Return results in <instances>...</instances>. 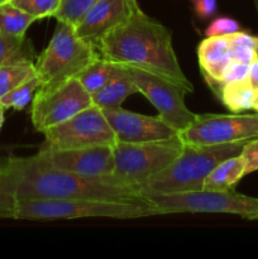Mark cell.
I'll return each instance as SVG.
<instances>
[{
    "label": "cell",
    "mask_w": 258,
    "mask_h": 259,
    "mask_svg": "<svg viewBox=\"0 0 258 259\" xmlns=\"http://www.w3.org/2000/svg\"><path fill=\"white\" fill-rule=\"evenodd\" d=\"M98 0H61L58 12L55 15L56 20L65 22L75 27L78 23V20L86 14V12Z\"/></svg>",
    "instance_id": "cb8c5ba5"
},
{
    "label": "cell",
    "mask_w": 258,
    "mask_h": 259,
    "mask_svg": "<svg viewBox=\"0 0 258 259\" xmlns=\"http://www.w3.org/2000/svg\"><path fill=\"white\" fill-rule=\"evenodd\" d=\"M254 5H255V9H257V13H258V0H254Z\"/></svg>",
    "instance_id": "8d00e7d4"
},
{
    "label": "cell",
    "mask_w": 258,
    "mask_h": 259,
    "mask_svg": "<svg viewBox=\"0 0 258 259\" xmlns=\"http://www.w3.org/2000/svg\"><path fill=\"white\" fill-rule=\"evenodd\" d=\"M40 162L62 171L83 176L114 175V152L111 146L82 148H40L35 154Z\"/></svg>",
    "instance_id": "7c38bea8"
},
{
    "label": "cell",
    "mask_w": 258,
    "mask_h": 259,
    "mask_svg": "<svg viewBox=\"0 0 258 259\" xmlns=\"http://www.w3.org/2000/svg\"><path fill=\"white\" fill-rule=\"evenodd\" d=\"M126 67V66H125ZM139 94L157 109L158 115L177 132L184 131L194 121L192 113L185 103L187 90L179 83L138 67H126Z\"/></svg>",
    "instance_id": "8fae6325"
},
{
    "label": "cell",
    "mask_w": 258,
    "mask_h": 259,
    "mask_svg": "<svg viewBox=\"0 0 258 259\" xmlns=\"http://www.w3.org/2000/svg\"><path fill=\"white\" fill-rule=\"evenodd\" d=\"M184 144H214L248 142L258 138L257 114H196L189 126L179 132Z\"/></svg>",
    "instance_id": "9c48e42d"
},
{
    "label": "cell",
    "mask_w": 258,
    "mask_h": 259,
    "mask_svg": "<svg viewBox=\"0 0 258 259\" xmlns=\"http://www.w3.org/2000/svg\"><path fill=\"white\" fill-rule=\"evenodd\" d=\"M227 35L230 46H250V47L258 48V37L250 34V33L238 30V32L230 33Z\"/></svg>",
    "instance_id": "1f68e13d"
},
{
    "label": "cell",
    "mask_w": 258,
    "mask_h": 259,
    "mask_svg": "<svg viewBox=\"0 0 258 259\" xmlns=\"http://www.w3.org/2000/svg\"><path fill=\"white\" fill-rule=\"evenodd\" d=\"M258 57V48L250 46H230V58L249 65Z\"/></svg>",
    "instance_id": "f546056e"
},
{
    "label": "cell",
    "mask_w": 258,
    "mask_h": 259,
    "mask_svg": "<svg viewBox=\"0 0 258 259\" xmlns=\"http://www.w3.org/2000/svg\"><path fill=\"white\" fill-rule=\"evenodd\" d=\"M37 76L34 62H22L0 66V99L9 91Z\"/></svg>",
    "instance_id": "7402d4cb"
},
{
    "label": "cell",
    "mask_w": 258,
    "mask_h": 259,
    "mask_svg": "<svg viewBox=\"0 0 258 259\" xmlns=\"http://www.w3.org/2000/svg\"><path fill=\"white\" fill-rule=\"evenodd\" d=\"M91 105L90 94L77 78H68L38 88L32 100L30 118L35 131L43 133Z\"/></svg>",
    "instance_id": "ba28073f"
},
{
    "label": "cell",
    "mask_w": 258,
    "mask_h": 259,
    "mask_svg": "<svg viewBox=\"0 0 258 259\" xmlns=\"http://www.w3.org/2000/svg\"><path fill=\"white\" fill-rule=\"evenodd\" d=\"M247 80L248 82L250 83V86H252L255 91H258V57L249 63Z\"/></svg>",
    "instance_id": "d6a6232c"
},
{
    "label": "cell",
    "mask_w": 258,
    "mask_h": 259,
    "mask_svg": "<svg viewBox=\"0 0 258 259\" xmlns=\"http://www.w3.org/2000/svg\"><path fill=\"white\" fill-rule=\"evenodd\" d=\"M249 142V141H248ZM247 142L189 146L185 144L176 161L139 186L143 197L154 194L202 190L205 179L224 159L240 154Z\"/></svg>",
    "instance_id": "277c9868"
},
{
    "label": "cell",
    "mask_w": 258,
    "mask_h": 259,
    "mask_svg": "<svg viewBox=\"0 0 258 259\" xmlns=\"http://www.w3.org/2000/svg\"><path fill=\"white\" fill-rule=\"evenodd\" d=\"M253 220H258V214H257V215H255V217H254V218H253Z\"/></svg>",
    "instance_id": "74e56055"
},
{
    "label": "cell",
    "mask_w": 258,
    "mask_h": 259,
    "mask_svg": "<svg viewBox=\"0 0 258 259\" xmlns=\"http://www.w3.org/2000/svg\"><path fill=\"white\" fill-rule=\"evenodd\" d=\"M106 120L116 137V143H143L162 141L179 136L161 116H148L143 114L124 110L123 108L104 110Z\"/></svg>",
    "instance_id": "4fadbf2b"
},
{
    "label": "cell",
    "mask_w": 258,
    "mask_h": 259,
    "mask_svg": "<svg viewBox=\"0 0 258 259\" xmlns=\"http://www.w3.org/2000/svg\"><path fill=\"white\" fill-rule=\"evenodd\" d=\"M45 142L40 148L66 149L82 147L111 146L116 137L106 120L104 111L96 106L83 109L67 120L43 132Z\"/></svg>",
    "instance_id": "30bf717a"
},
{
    "label": "cell",
    "mask_w": 258,
    "mask_h": 259,
    "mask_svg": "<svg viewBox=\"0 0 258 259\" xmlns=\"http://www.w3.org/2000/svg\"><path fill=\"white\" fill-rule=\"evenodd\" d=\"M2 162H3V159H0V164H2Z\"/></svg>",
    "instance_id": "f35d334b"
},
{
    "label": "cell",
    "mask_w": 258,
    "mask_h": 259,
    "mask_svg": "<svg viewBox=\"0 0 258 259\" xmlns=\"http://www.w3.org/2000/svg\"><path fill=\"white\" fill-rule=\"evenodd\" d=\"M4 110H5V108L4 106L2 105V104H0V131H2V128H3V124H4Z\"/></svg>",
    "instance_id": "836d02e7"
},
{
    "label": "cell",
    "mask_w": 258,
    "mask_h": 259,
    "mask_svg": "<svg viewBox=\"0 0 258 259\" xmlns=\"http://www.w3.org/2000/svg\"><path fill=\"white\" fill-rule=\"evenodd\" d=\"M17 204V197L0 164V219H15Z\"/></svg>",
    "instance_id": "484cf974"
},
{
    "label": "cell",
    "mask_w": 258,
    "mask_h": 259,
    "mask_svg": "<svg viewBox=\"0 0 258 259\" xmlns=\"http://www.w3.org/2000/svg\"><path fill=\"white\" fill-rule=\"evenodd\" d=\"M99 56L93 43L76 34L72 25L58 22L47 47L34 61L40 85L75 78Z\"/></svg>",
    "instance_id": "5b68a950"
},
{
    "label": "cell",
    "mask_w": 258,
    "mask_h": 259,
    "mask_svg": "<svg viewBox=\"0 0 258 259\" xmlns=\"http://www.w3.org/2000/svg\"><path fill=\"white\" fill-rule=\"evenodd\" d=\"M10 0H0V5H3V4H5V3H9Z\"/></svg>",
    "instance_id": "d590c367"
},
{
    "label": "cell",
    "mask_w": 258,
    "mask_h": 259,
    "mask_svg": "<svg viewBox=\"0 0 258 259\" xmlns=\"http://www.w3.org/2000/svg\"><path fill=\"white\" fill-rule=\"evenodd\" d=\"M96 48L111 62L149 71L179 83L187 93L194 91L175 52L171 30L141 8L106 33Z\"/></svg>",
    "instance_id": "7a4b0ae2"
},
{
    "label": "cell",
    "mask_w": 258,
    "mask_h": 259,
    "mask_svg": "<svg viewBox=\"0 0 258 259\" xmlns=\"http://www.w3.org/2000/svg\"><path fill=\"white\" fill-rule=\"evenodd\" d=\"M245 175V162L240 154L220 162L205 179L202 190H232Z\"/></svg>",
    "instance_id": "e0dca14e"
},
{
    "label": "cell",
    "mask_w": 258,
    "mask_h": 259,
    "mask_svg": "<svg viewBox=\"0 0 258 259\" xmlns=\"http://www.w3.org/2000/svg\"><path fill=\"white\" fill-rule=\"evenodd\" d=\"M185 144L180 137L143 143H118L113 147L114 176L141 186L174 163Z\"/></svg>",
    "instance_id": "52a82bcc"
},
{
    "label": "cell",
    "mask_w": 258,
    "mask_h": 259,
    "mask_svg": "<svg viewBox=\"0 0 258 259\" xmlns=\"http://www.w3.org/2000/svg\"><path fill=\"white\" fill-rule=\"evenodd\" d=\"M248 68H249V65H247V63L239 62V61L230 58V61L225 65L224 70H223V83L245 80L248 76Z\"/></svg>",
    "instance_id": "83f0119b"
},
{
    "label": "cell",
    "mask_w": 258,
    "mask_h": 259,
    "mask_svg": "<svg viewBox=\"0 0 258 259\" xmlns=\"http://www.w3.org/2000/svg\"><path fill=\"white\" fill-rule=\"evenodd\" d=\"M40 86L39 80L37 76L29 78L25 82L20 83L12 91L3 96L0 99V104L5 109H14V110H23L28 106V104L32 103L38 88Z\"/></svg>",
    "instance_id": "603a6c76"
},
{
    "label": "cell",
    "mask_w": 258,
    "mask_h": 259,
    "mask_svg": "<svg viewBox=\"0 0 258 259\" xmlns=\"http://www.w3.org/2000/svg\"><path fill=\"white\" fill-rule=\"evenodd\" d=\"M197 61L200 70L214 95L219 98L223 88L222 75L230 61V43L228 35H212L202 39L197 46Z\"/></svg>",
    "instance_id": "9a60e30c"
},
{
    "label": "cell",
    "mask_w": 258,
    "mask_h": 259,
    "mask_svg": "<svg viewBox=\"0 0 258 259\" xmlns=\"http://www.w3.org/2000/svg\"><path fill=\"white\" fill-rule=\"evenodd\" d=\"M199 19H209L217 13V0H189Z\"/></svg>",
    "instance_id": "4dcf8cb0"
},
{
    "label": "cell",
    "mask_w": 258,
    "mask_h": 259,
    "mask_svg": "<svg viewBox=\"0 0 258 259\" xmlns=\"http://www.w3.org/2000/svg\"><path fill=\"white\" fill-rule=\"evenodd\" d=\"M37 22L33 15L19 9L12 3L0 5V32L14 38H25L30 25Z\"/></svg>",
    "instance_id": "44dd1931"
},
{
    "label": "cell",
    "mask_w": 258,
    "mask_h": 259,
    "mask_svg": "<svg viewBox=\"0 0 258 259\" xmlns=\"http://www.w3.org/2000/svg\"><path fill=\"white\" fill-rule=\"evenodd\" d=\"M161 215L148 201L106 199H39L20 200L15 219L53 222L75 219H141Z\"/></svg>",
    "instance_id": "3957f363"
},
{
    "label": "cell",
    "mask_w": 258,
    "mask_h": 259,
    "mask_svg": "<svg viewBox=\"0 0 258 259\" xmlns=\"http://www.w3.org/2000/svg\"><path fill=\"white\" fill-rule=\"evenodd\" d=\"M255 94L257 91L250 86L248 80L227 82L220 90L219 99L223 105L229 109L232 113H242V111L253 109Z\"/></svg>",
    "instance_id": "d6986e66"
},
{
    "label": "cell",
    "mask_w": 258,
    "mask_h": 259,
    "mask_svg": "<svg viewBox=\"0 0 258 259\" xmlns=\"http://www.w3.org/2000/svg\"><path fill=\"white\" fill-rule=\"evenodd\" d=\"M238 30H240V24L237 20L230 17H219L210 22V24L205 29V35L206 37L227 35L230 33L238 32Z\"/></svg>",
    "instance_id": "4316f807"
},
{
    "label": "cell",
    "mask_w": 258,
    "mask_h": 259,
    "mask_svg": "<svg viewBox=\"0 0 258 259\" xmlns=\"http://www.w3.org/2000/svg\"><path fill=\"white\" fill-rule=\"evenodd\" d=\"M240 156L245 162V175L258 171V138L247 142Z\"/></svg>",
    "instance_id": "f1b7e54d"
},
{
    "label": "cell",
    "mask_w": 258,
    "mask_h": 259,
    "mask_svg": "<svg viewBox=\"0 0 258 259\" xmlns=\"http://www.w3.org/2000/svg\"><path fill=\"white\" fill-rule=\"evenodd\" d=\"M3 171L18 201L39 199H106L144 201L138 186L116 176H83L53 168L38 157H9Z\"/></svg>",
    "instance_id": "6da1fadb"
},
{
    "label": "cell",
    "mask_w": 258,
    "mask_h": 259,
    "mask_svg": "<svg viewBox=\"0 0 258 259\" xmlns=\"http://www.w3.org/2000/svg\"><path fill=\"white\" fill-rule=\"evenodd\" d=\"M253 109H254V110L258 113V91H257V94H255V99H254V104H253Z\"/></svg>",
    "instance_id": "e575fe53"
},
{
    "label": "cell",
    "mask_w": 258,
    "mask_h": 259,
    "mask_svg": "<svg viewBox=\"0 0 258 259\" xmlns=\"http://www.w3.org/2000/svg\"><path fill=\"white\" fill-rule=\"evenodd\" d=\"M120 70L121 65L111 62L99 55L75 78H77L82 88L91 95L118 75Z\"/></svg>",
    "instance_id": "ac0fdd59"
},
{
    "label": "cell",
    "mask_w": 258,
    "mask_h": 259,
    "mask_svg": "<svg viewBox=\"0 0 258 259\" xmlns=\"http://www.w3.org/2000/svg\"><path fill=\"white\" fill-rule=\"evenodd\" d=\"M139 7L138 0H98L73 27L76 34L98 46L113 28L131 17Z\"/></svg>",
    "instance_id": "5bb4252c"
},
{
    "label": "cell",
    "mask_w": 258,
    "mask_h": 259,
    "mask_svg": "<svg viewBox=\"0 0 258 259\" xmlns=\"http://www.w3.org/2000/svg\"><path fill=\"white\" fill-rule=\"evenodd\" d=\"M37 55L27 38H14L0 32V66L34 62Z\"/></svg>",
    "instance_id": "ffe728a7"
},
{
    "label": "cell",
    "mask_w": 258,
    "mask_h": 259,
    "mask_svg": "<svg viewBox=\"0 0 258 259\" xmlns=\"http://www.w3.org/2000/svg\"><path fill=\"white\" fill-rule=\"evenodd\" d=\"M13 5L33 15L37 20L55 18L61 0H10Z\"/></svg>",
    "instance_id": "d4e9b609"
},
{
    "label": "cell",
    "mask_w": 258,
    "mask_h": 259,
    "mask_svg": "<svg viewBox=\"0 0 258 259\" xmlns=\"http://www.w3.org/2000/svg\"><path fill=\"white\" fill-rule=\"evenodd\" d=\"M138 93L134 81L132 80L125 66H121L118 75L114 76L103 88L91 94L93 105L101 110H110L121 106L126 98Z\"/></svg>",
    "instance_id": "2e32d148"
},
{
    "label": "cell",
    "mask_w": 258,
    "mask_h": 259,
    "mask_svg": "<svg viewBox=\"0 0 258 259\" xmlns=\"http://www.w3.org/2000/svg\"><path fill=\"white\" fill-rule=\"evenodd\" d=\"M161 215L182 212H209L233 214L243 219L253 220L258 214V197L237 192L234 189L224 191L197 190V191L169 192L146 196Z\"/></svg>",
    "instance_id": "8992f818"
}]
</instances>
